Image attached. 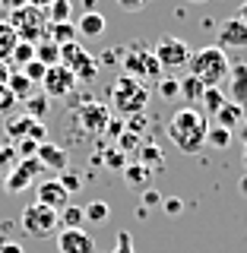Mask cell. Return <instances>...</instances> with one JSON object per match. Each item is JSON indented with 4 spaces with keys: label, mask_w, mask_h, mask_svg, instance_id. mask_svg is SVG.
I'll return each mask as SVG.
<instances>
[{
    "label": "cell",
    "mask_w": 247,
    "mask_h": 253,
    "mask_svg": "<svg viewBox=\"0 0 247 253\" xmlns=\"http://www.w3.org/2000/svg\"><path fill=\"white\" fill-rule=\"evenodd\" d=\"M206 133H209V117L200 108H181L171 114V121L165 124V136L171 139V146L184 155H197L206 146Z\"/></svg>",
    "instance_id": "1"
},
{
    "label": "cell",
    "mask_w": 247,
    "mask_h": 253,
    "mask_svg": "<svg viewBox=\"0 0 247 253\" xmlns=\"http://www.w3.org/2000/svg\"><path fill=\"white\" fill-rule=\"evenodd\" d=\"M228 67H232L228 51H222L219 44H206V47H197V51L190 54L187 73L194 79H200L206 89H222V83H225V76H228Z\"/></svg>",
    "instance_id": "2"
},
{
    "label": "cell",
    "mask_w": 247,
    "mask_h": 253,
    "mask_svg": "<svg viewBox=\"0 0 247 253\" xmlns=\"http://www.w3.org/2000/svg\"><path fill=\"white\" fill-rule=\"evenodd\" d=\"M108 95H111V105H114V111L121 117H140L149 105V85L133 79V76H127V73H121L111 83Z\"/></svg>",
    "instance_id": "3"
},
{
    "label": "cell",
    "mask_w": 247,
    "mask_h": 253,
    "mask_svg": "<svg viewBox=\"0 0 247 253\" xmlns=\"http://www.w3.org/2000/svg\"><path fill=\"white\" fill-rule=\"evenodd\" d=\"M6 22L13 26L16 38H19V42H29V44L45 42V38H48V26H51V22H48V13L38 10V6H32V3H26L22 10L10 13Z\"/></svg>",
    "instance_id": "4"
},
{
    "label": "cell",
    "mask_w": 247,
    "mask_h": 253,
    "mask_svg": "<svg viewBox=\"0 0 247 253\" xmlns=\"http://www.w3.org/2000/svg\"><path fill=\"white\" fill-rule=\"evenodd\" d=\"M124 73L140 79V83H152V79H162V67H158L152 47H143V44H130L124 47Z\"/></svg>",
    "instance_id": "5"
},
{
    "label": "cell",
    "mask_w": 247,
    "mask_h": 253,
    "mask_svg": "<svg viewBox=\"0 0 247 253\" xmlns=\"http://www.w3.org/2000/svg\"><path fill=\"white\" fill-rule=\"evenodd\" d=\"M158 67H162V73H178V70H187L190 63V44L184 42V38H174V35H162L152 47Z\"/></svg>",
    "instance_id": "6"
},
{
    "label": "cell",
    "mask_w": 247,
    "mask_h": 253,
    "mask_svg": "<svg viewBox=\"0 0 247 253\" xmlns=\"http://www.w3.org/2000/svg\"><path fill=\"white\" fill-rule=\"evenodd\" d=\"M19 225H22V231H26L32 241H45V237L54 234V228H57L60 221H57V212H51L48 206L29 203L26 209H22V215H19Z\"/></svg>",
    "instance_id": "7"
},
{
    "label": "cell",
    "mask_w": 247,
    "mask_h": 253,
    "mask_svg": "<svg viewBox=\"0 0 247 253\" xmlns=\"http://www.w3.org/2000/svg\"><path fill=\"white\" fill-rule=\"evenodd\" d=\"M60 63L76 76V83H95V76H99V60L79 42H70L60 47Z\"/></svg>",
    "instance_id": "8"
},
{
    "label": "cell",
    "mask_w": 247,
    "mask_h": 253,
    "mask_svg": "<svg viewBox=\"0 0 247 253\" xmlns=\"http://www.w3.org/2000/svg\"><path fill=\"white\" fill-rule=\"evenodd\" d=\"M42 171L45 168L38 165V158H19V162L10 168V174H6L3 190H6V193H22V190H29L32 184H35V177Z\"/></svg>",
    "instance_id": "9"
},
{
    "label": "cell",
    "mask_w": 247,
    "mask_h": 253,
    "mask_svg": "<svg viewBox=\"0 0 247 253\" xmlns=\"http://www.w3.org/2000/svg\"><path fill=\"white\" fill-rule=\"evenodd\" d=\"M42 95L45 98H67L70 92L76 89V76L70 73L63 63H57V67H48L45 70V79H42Z\"/></svg>",
    "instance_id": "10"
},
{
    "label": "cell",
    "mask_w": 247,
    "mask_h": 253,
    "mask_svg": "<svg viewBox=\"0 0 247 253\" xmlns=\"http://www.w3.org/2000/svg\"><path fill=\"white\" fill-rule=\"evenodd\" d=\"M225 98L238 108H247V63L235 60L225 76Z\"/></svg>",
    "instance_id": "11"
},
{
    "label": "cell",
    "mask_w": 247,
    "mask_h": 253,
    "mask_svg": "<svg viewBox=\"0 0 247 253\" xmlns=\"http://www.w3.org/2000/svg\"><path fill=\"white\" fill-rule=\"evenodd\" d=\"M216 35H219V47L222 51H241V47H247V26L238 16H232V19H225V22H219V29H216Z\"/></svg>",
    "instance_id": "12"
},
{
    "label": "cell",
    "mask_w": 247,
    "mask_h": 253,
    "mask_svg": "<svg viewBox=\"0 0 247 253\" xmlns=\"http://www.w3.org/2000/svg\"><path fill=\"white\" fill-rule=\"evenodd\" d=\"M57 253H95V241L86 228H63L57 234Z\"/></svg>",
    "instance_id": "13"
},
{
    "label": "cell",
    "mask_w": 247,
    "mask_h": 253,
    "mask_svg": "<svg viewBox=\"0 0 247 253\" xmlns=\"http://www.w3.org/2000/svg\"><path fill=\"white\" fill-rule=\"evenodd\" d=\"M35 203L48 206L51 212H60V209H67V206H70V193L63 190L60 180H42L38 190H35Z\"/></svg>",
    "instance_id": "14"
},
{
    "label": "cell",
    "mask_w": 247,
    "mask_h": 253,
    "mask_svg": "<svg viewBox=\"0 0 247 253\" xmlns=\"http://www.w3.org/2000/svg\"><path fill=\"white\" fill-rule=\"evenodd\" d=\"M35 158H38V165L42 168H51V171H67V152H63L60 146H54V142H38V152H35Z\"/></svg>",
    "instance_id": "15"
},
{
    "label": "cell",
    "mask_w": 247,
    "mask_h": 253,
    "mask_svg": "<svg viewBox=\"0 0 247 253\" xmlns=\"http://www.w3.org/2000/svg\"><path fill=\"white\" fill-rule=\"evenodd\" d=\"M79 124L86 126V130H105V126L111 124V111L105 105H95V101H89V105L79 108Z\"/></svg>",
    "instance_id": "16"
},
{
    "label": "cell",
    "mask_w": 247,
    "mask_h": 253,
    "mask_svg": "<svg viewBox=\"0 0 247 253\" xmlns=\"http://www.w3.org/2000/svg\"><path fill=\"white\" fill-rule=\"evenodd\" d=\"M105 16H101L99 10L95 13H83V19L76 22V35H83V38H99V35H105Z\"/></svg>",
    "instance_id": "17"
},
{
    "label": "cell",
    "mask_w": 247,
    "mask_h": 253,
    "mask_svg": "<svg viewBox=\"0 0 247 253\" xmlns=\"http://www.w3.org/2000/svg\"><path fill=\"white\" fill-rule=\"evenodd\" d=\"M212 121H216V126L238 130V126H241V121H244V108H238V105H232V101H225V105H222V111L212 117Z\"/></svg>",
    "instance_id": "18"
},
{
    "label": "cell",
    "mask_w": 247,
    "mask_h": 253,
    "mask_svg": "<svg viewBox=\"0 0 247 253\" xmlns=\"http://www.w3.org/2000/svg\"><path fill=\"white\" fill-rule=\"evenodd\" d=\"M6 85H10V92L16 95V101H29L32 95H38V92H35L38 85L32 83L29 76H22V73H10V79H6Z\"/></svg>",
    "instance_id": "19"
},
{
    "label": "cell",
    "mask_w": 247,
    "mask_h": 253,
    "mask_svg": "<svg viewBox=\"0 0 247 253\" xmlns=\"http://www.w3.org/2000/svg\"><path fill=\"white\" fill-rule=\"evenodd\" d=\"M48 42H54L57 47L76 42V26L73 22H51V26H48Z\"/></svg>",
    "instance_id": "20"
},
{
    "label": "cell",
    "mask_w": 247,
    "mask_h": 253,
    "mask_svg": "<svg viewBox=\"0 0 247 253\" xmlns=\"http://www.w3.org/2000/svg\"><path fill=\"white\" fill-rule=\"evenodd\" d=\"M32 117L29 114H19V117H10L6 121V136H10V142H19V139H29V133H32Z\"/></svg>",
    "instance_id": "21"
},
{
    "label": "cell",
    "mask_w": 247,
    "mask_h": 253,
    "mask_svg": "<svg viewBox=\"0 0 247 253\" xmlns=\"http://www.w3.org/2000/svg\"><path fill=\"white\" fill-rule=\"evenodd\" d=\"M203 92H206V85L200 83V79H194L190 73L178 79V95H184V101H200Z\"/></svg>",
    "instance_id": "22"
},
{
    "label": "cell",
    "mask_w": 247,
    "mask_h": 253,
    "mask_svg": "<svg viewBox=\"0 0 247 253\" xmlns=\"http://www.w3.org/2000/svg\"><path fill=\"white\" fill-rule=\"evenodd\" d=\"M149 168L146 165H127L124 168V180H127V187H133V190H143V187H149Z\"/></svg>",
    "instance_id": "23"
},
{
    "label": "cell",
    "mask_w": 247,
    "mask_h": 253,
    "mask_svg": "<svg viewBox=\"0 0 247 253\" xmlns=\"http://www.w3.org/2000/svg\"><path fill=\"white\" fill-rule=\"evenodd\" d=\"M35 60L45 63V67H57V63H60V47L45 38V42L35 44Z\"/></svg>",
    "instance_id": "24"
},
{
    "label": "cell",
    "mask_w": 247,
    "mask_h": 253,
    "mask_svg": "<svg viewBox=\"0 0 247 253\" xmlns=\"http://www.w3.org/2000/svg\"><path fill=\"white\" fill-rule=\"evenodd\" d=\"M45 13L48 22H73V0H54Z\"/></svg>",
    "instance_id": "25"
},
{
    "label": "cell",
    "mask_w": 247,
    "mask_h": 253,
    "mask_svg": "<svg viewBox=\"0 0 247 253\" xmlns=\"http://www.w3.org/2000/svg\"><path fill=\"white\" fill-rule=\"evenodd\" d=\"M16 44H19V38H16L13 26L6 19H0V60H10V54H13Z\"/></svg>",
    "instance_id": "26"
},
{
    "label": "cell",
    "mask_w": 247,
    "mask_h": 253,
    "mask_svg": "<svg viewBox=\"0 0 247 253\" xmlns=\"http://www.w3.org/2000/svg\"><path fill=\"white\" fill-rule=\"evenodd\" d=\"M200 101H203V114H206V117H216L219 111H222V105H225L228 98L222 95V89H206Z\"/></svg>",
    "instance_id": "27"
},
{
    "label": "cell",
    "mask_w": 247,
    "mask_h": 253,
    "mask_svg": "<svg viewBox=\"0 0 247 253\" xmlns=\"http://www.w3.org/2000/svg\"><path fill=\"white\" fill-rule=\"evenodd\" d=\"M22 108H26V114L32 121H45L48 108H51V98H45V95H32L29 101H22Z\"/></svg>",
    "instance_id": "28"
},
{
    "label": "cell",
    "mask_w": 247,
    "mask_h": 253,
    "mask_svg": "<svg viewBox=\"0 0 247 253\" xmlns=\"http://www.w3.org/2000/svg\"><path fill=\"white\" fill-rule=\"evenodd\" d=\"M57 221H60L63 228H83L86 215H83V209H79L76 203H70L67 209H60V212H57Z\"/></svg>",
    "instance_id": "29"
},
{
    "label": "cell",
    "mask_w": 247,
    "mask_h": 253,
    "mask_svg": "<svg viewBox=\"0 0 247 253\" xmlns=\"http://www.w3.org/2000/svg\"><path fill=\"white\" fill-rule=\"evenodd\" d=\"M10 60H13L16 67L22 70V67H26V63H32V60H35V44H29V42H19V44L13 47Z\"/></svg>",
    "instance_id": "30"
},
{
    "label": "cell",
    "mask_w": 247,
    "mask_h": 253,
    "mask_svg": "<svg viewBox=\"0 0 247 253\" xmlns=\"http://www.w3.org/2000/svg\"><path fill=\"white\" fill-rule=\"evenodd\" d=\"M206 142H209V146H216V149H225L228 142H232V130H225V126H216V124H209Z\"/></svg>",
    "instance_id": "31"
},
{
    "label": "cell",
    "mask_w": 247,
    "mask_h": 253,
    "mask_svg": "<svg viewBox=\"0 0 247 253\" xmlns=\"http://www.w3.org/2000/svg\"><path fill=\"white\" fill-rule=\"evenodd\" d=\"M83 215L89 218V221H105V218L111 215V206H108L105 200H95V203H89V206L83 209Z\"/></svg>",
    "instance_id": "32"
},
{
    "label": "cell",
    "mask_w": 247,
    "mask_h": 253,
    "mask_svg": "<svg viewBox=\"0 0 247 253\" xmlns=\"http://www.w3.org/2000/svg\"><path fill=\"white\" fill-rule=\"evenodd\" d=\"M16 108H19V101H16V95L10 92V85L3 83L0 85V117H10Z\"/></svg>",
    "instance_id": "33"
},
{
    "label": "cell",
    "mask_w": 247,
    "mask_h": 253,
    "mask_svg": "<svg viewBox=\"0 0 247 253\" xmlns=\"http://www.w3.org/2000/svg\"><path fill=\"white\" fill-rule=\"evenodd\" d=\"M45 70H48L45 63L32 60V63H26V67L19 70V73H22V76H29V79H32V83H35V85H42V79H45Z\"/></svg>",
    "instance_id": "34"
},
{
    "label": "cell",
    "mask_w": 247,
    "mask_h": 253,
    "mask_svg": "<svg viewBox=\"0 0 247 253\" xmlns=\"http://www.w3.org/2000/svg\"><path fill=\"white\" fill-rule=\"evenodd\" d=\"M13 152H16V158H35L38 142H35V139H19V142L13 146Z\"/></svg>",
    "instance_id": "35"
},
{
    "label": "cell",
    "mask_w": 247,
    "mask_h": 253,
    "mask_svg": "<svg viewBox=\"0 0 247 253\" xmlns=\"http://www.w3.org/2000/svg\"><path fill=\"white\" fill-rule=\"evenodd\" d=\"M158 95H162V98H174V95H178V79H174V76H162V79H158Z\"/></svg>",
    "instance_id": "36"
},
{
    "label": "cell",
    "mask_w": 247,
    "mask_h": 253,
    "mask_svg": "<svg viewBox=\"0 0 247 253\" xmlns=\"http://www.w3.org/2000/svg\"><path fill=\"white\" fill-rule=\"evenodd\" d=\"M111 253H133V237H130V231H117L114 250H111Z\"/></svg>",
    "instance_id": "37"
},
{
    "label": "cell",
    "mask_w": 247,
    "mask_h": 253,
    "mask_svg": "<svg viewBox=\"0 0 247 253\" xmlns=\"http://www.w3.org/2000/svg\"><path fill=\"white\" fill-rule=\"evenodd\" d=\"M60 184H63V190H67V193H76V190L83 187V180H79V174H76V171H63Z\"/></svg>",
    "instance_id": "38"
},
{
    "label": "cell",
    "mask_w": 247,
    "mask_h": 253,
    "mask_svg": "<svg viewBox=\"0 0 247 253\" xmlns=\"http://www.w3.org/2000/svg\"><path fill=\"white\" fill-rule=\"evenodd\" d=\"M117 6H121L124 13H140V10H146L149 6V0H114Z\"/></svg>",
    "instance_id": "39"
},
{
    "label": "cell",
    "mask_w": 247,
    "mask_h": 253,
    "mask_svg": "<svg viewBox=\"0 0 247 253\" xmlns=\"http://www.w3.org/2000/svg\"><path fill=\"white\" fill-rule=\"evenodd\" d=\"M162 209L168 212V215H178V212L184 209V203H181L178 196H168V200H162Z\"/></svg>",
    "instance_id": "40"
},
{
    "label": "cell",
    "mask_w": 247,
    "mask_h": 253,
    "mask_svg": "<svg viewBox=\"0 0 247 253\" xmlns=\"http://www.w3.org/2000/svg\"><path fill=\"white\" fill-rule=\"evenodd\" d=\"M29 0H0V13H16V10H22V6H26Z\"/></svg>",
    "instance_id": "41"
},
{
    "label": "cell",
    "mask_w": 247,
    "mask_h": 253,
    "mask_svg": "<svg viewBox=\"0 0 247 253\" xmlns=\"http://www.w3.org/2000/svg\"><path fill=\"white\" fill-rule=\"evenodd\" d=\"M143 203H146V206H158V203H162V196H158L152 187H146V190H143Z\"/></svg>",
    "instance_id": "42"
},
{
    "label": "cell",
    "mask_w": 247,
    "mask_h": 253,
    "mask_svg": "<svg viewBox=\"0 0 247 253\" xmlns=\"http://www.w3.org/2000/svg\"><path fill=\"white\" fill-rule=\"evenodd\" d=\"M108 168H124V155H117L114 149L108 152Z\"/></svg>",
    "instance_id": "43"
},
{
    "label": "cell",
    "mask_w": 247,
    "mask_h": 253,
    "mask_svg": "<svg viewBox=\"0 0 247 253\" xmlns=\"http://www.w3.org/2000/svg\"><path fill=\"white\" fill-rule=\"evenodd\" d=\"M10 73H13V70H10V63H6V60H0V85H3L6 79H10Z\"/></svg>",
    "instance_id": "44"
},
{
    "label": "cell",
    "mask_w": 247,
    "mask_h": 253,
    "mask_svg": "<svg viewBox=\"0 0 247 253\" xmlns=\"http://www.w3.org/2000/svg\"><path fill=\"white\" fill-rule=\"evenodd\" d=\"M0 253H22V247H19V244H3Z\"/></svg>",
    "instance_id": "45"
},
{
    "label": "cell",
    "mask_w": 247,
    "mask_h": 253,
    "mask_svg": "<svg viewBox=\"0 0 247 253\" xmlns=\"http://www.w3.org/2000/svg\"><path fill=\"white\" fill-rule=\"evenodd\" d=\"M29 3H32V6H38V10H48L54 0H29Z\"/></svg>",
    "instance_id": "46"
},
{
    "label": "cell",
    "mask_w": 247,
    "mask_h": 253,
    "mask_svg": "<svg viewBox=\"0 0 247 253\" xmlns=\"http://www.w3.org/2000/svg\"><path fill=\"white\" fill-rule=\"evenodd\" d=\"M238 133H241V142H244V146H247V117H244V121H241V126H238Z\"/></svg>",
    "instance_id": "47"
},
{
    "label": "cell",
    "mask_w": 247,
    "mask_h": 253,
    "mask_svg": "<svg viewBox=\"0 0 247 253\" xmlns=\"http://www.w3.org/2000/svg\"><path fill=\"white\" fill-rule=\"evenodd\" d=\"M238 19H241L244 26H247V0H244V3H241V10H238Z\"/></svg>",
    "instance_id": "48"
},
{
    "label": "cell",
    "mask_w": 247,
    "mask_h": 253,
    "mask_svg": "<svg viewBox=\"0 0 247 253\" xmlns=\"http://www.w3.org/2000/svg\"><path fill=\"white\" fill-rule=\"evenodd\" d=\"M83 6H86V13H95V0H83Z\"/></svg>",
    "instance_id": "49"
},
{
    "label": "cell",
    "mask_w": 247,
    "mask_h": 253,
    "mask_svg": "<svg viewBox=\"0 0 247 253\" xmlns=\"http://www.w3.org/2000/svg\"><path fill=\"white\" fill-rule=\"evenodd\" d=\"M187 3H194V6H197V3H209V0H187Z\"/></svg>",
    "instance_id": "50"
},
{
    "label": "cell",
    "mask_w": 247,
    "mask_h": 253,
    "mask_svg": "<svg viewBox=\"0 0 247 253\" xmlns=\"http://www.w3.org/2000/svg\"><path fill=\"white\" fill-rule=\"evenodd\" d=\"M244 165H247V146H244Z\"/></svg>",
    "instance_id": "51"
},
{
    "label": "cell",
    "mask_w": 247,
    "mask_h": 253,
    "mask_svg": "<svg viewBox=\"0 0 247 253\" xmlns=\"http://www.w3.org/2000/svg\"><path fill=\"white\" fill-rule=\"evenodd\" d=\"M241 187H244V190H247V180H244V184H241Z\"/></svg>",
    "instance_id": "52"
}]
</instances>
